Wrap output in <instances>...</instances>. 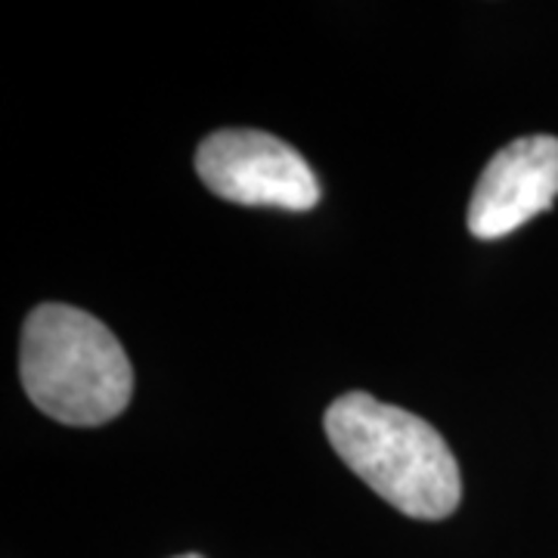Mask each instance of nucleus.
Listing matches in <instances>:
<instances>
[{
	"label": "nucleus",
	"mask_w": 558,
	"mask_h": 558,
	"mask_svg": "<svg viewBox=\"0 0 558 558\" xmlns=\"http://www.w3.org/2000/svg\"><path fill=\"white\" fill-rule=\"evenodd\" d=\"M326 438L344 465L403 515L438 521L457 512V457L438 428L416 413L348 391L326 410Z\"/></svg>",
	"instance_id": "nucleus-1"
},
{
	"label": "nucleus",
	"mask_w": 558,
	"mask_h": 558,
	"mask_svg": "<svg viewBox=\"0 0 558 558\" xmlns=\"http://www.w3.org/2000/svg\"><path fill=\"white\" fill-rule=\"evenodd\" d=\"M20 376L28 400L62 425L124 413L134 369L112 329L72 304H38L22 326Z\"/></svg>",
	"instance_id": "nucleus-2"
},
{
	"label": "nucleus",
	"mask_w": 558,
	"mask_h": 558,
	"mask_svg": "<svg viewBox=\"0 0 558 558\" xmlns=\"http://www.w3.org/2000/svg\"><path fill=\"white\" fill-rule=\"evenodd\" d=\"M202 183L227 202L252 208L311 211L319 202V180L299 149L267 131L227 128L196 149Z\"/></svg>",
	"instance_id": "nucleus-3"
},
{
	"label": "nucleus",
	"mask_w": 558,
	"mask_h": 558,
	"mask_svg": "<svg viewBox=\"0 0 558 558\" xmlns=\"http://www.w3.org/2000/svg\"><path fill=\"white\" fill-rule=\"evenodd\" d=\"M556 199L558 137H519L502 146L481 171L469 202V230L478 240H502Z\"/></svg>",
	"instance_id": "nucleus-4"
},
{
	"label": "nucleus",
	"mask_w": 558,
	"mask_h": 558,
	"mask_svg": "<svg viewBox=\"0 0 558 558\" xmlns=\"http://www.w3.org/2000/svg\"><path fill=\"white\" fill-rule=\"evenodd\" d=\"M178 558H202V556H196V553H190V556H178Z\"/></svg>",
	"instance_id": "nucleus-5"
}]
</instances>
